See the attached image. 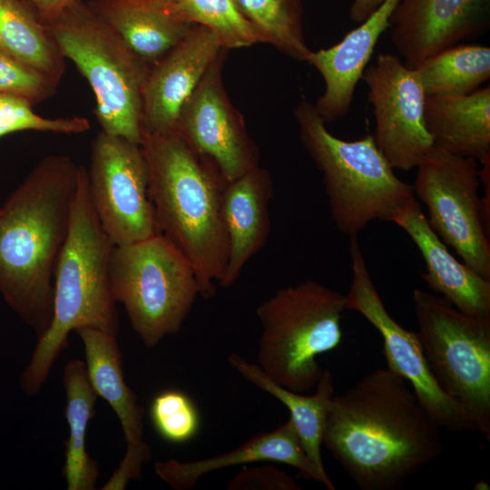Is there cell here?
I'll list each match as a JSON object with an SVG mask.
<instances>
[{
	"instance_id": "6da1fadb",
	"label": "cell",
	"mask_w": 490,
	"mask_h": 490,
	"mask_svg": "<svg viewBox=\"0 0 490 490\" xmlns=\"http://www.w3.org/2000/svg\"><path fill=\"white\" fill-rule=\"evenodd\" d=\"M408 383L387 368L330 399L322 444L362 490H394L437 458L440 427Z\"/></svg>"
},
{
	"instance_id": "7a4b0ae2",
	"label": "cell",
	"mask_w": 490,
	"mask_h": 490,
	"mask_svg": "<svg viewBox=\"0 0 490 490\" xmlns=\"http://www.w3.org/2000/svg\"><path fill=\"white\" fill-rule=\"evenodd\" d=\"M79 170L68 155H46L0 207V294L37 338L53 318L54 272Z\"/></svg>"
},
{
	"instance_id": "3957f363",
	"label": "cell",
	"mask_w": 490,
	"mask_h": 490,
	"mask_svg": "<svg viewBox=\"0 0 490 490\" xmlns=\"http://www.w3.org/2000/svg\"><path fill=\"white\" fill-rule=\"evenodd\" d=\"M159 234L191 263L200 296L212 298L228 259L221 203L227 181L178 132L142 134Z\"/></svg>"
},
{
	"instance_id": "277c9868",
	"label": "cell",
	"mask_w": 490,
	"mask_h": 490,
	"mask_svg": "<svg viewBox=\"0 0 490 490\" xmlns=\"http://www.w3.org/2000/svg\"><path fill=\"white\" fill-rule=\"evenodd\" d=\"M114 246L93 205L87 169L80 166L68 231L54 272L53 318L45 333L37 338L19 378L25 395L34 396L41 390L53 364L68 346L72 330L91 327L117 337L120 324L109 279Z\"/></svg>"
},
{
	"instance_id": "5b68a950",
	"label": "cell",
	"mask_w": 490,
	"mask_h": 490,
	"mask_svg": "<svg viewBox=\"0 0 490 490\" xmlns=\"http://www.w3.org/2000/svg\"><path fill=\"white\" fill-rule=\"evenodd\" d=\"M294 115L300 141L321 172L338 230L357 236L373 220H390L414 195L376 145L373 134L346 141L330 133L314 104L303 99Z\"/></svg>"
},
{
	"instance_id": "8992f818",
	"label": "cell",
	"mask_w": 490,
	"mask_h": 490,
	"mask_svg": "<svg viewBox=\"0 0 490 490\" xmlns=\"http://www.w3.org/2000/svg\"><path fill=\"white\" fill-rule=\"evenodd\" d=\"M44 23L92 88L102 131L141 144L142 92L150 65L87 2L77 0Z\"/></svg>"
},
{
	"instance_id": "52a82bcc",
	"label": "cell",
	"mask_w": 490,
	"mask_h": 490,
	"mask_svg": "<svg viewBox=\"0 0 490 490\" xmlns=\"http://www.w3.org/2000/svg\"><path fill=\"white\" fill-rule=\"evenodd\" d=\"M345 310V294L313 279L277 289L256 308L258 365L289 390L315 387L323 372L317 358L342 342Z\"/></svg>"
},
{
	"instance_id": "ba28073f",
	"label": "cell",
	"mask_w": 490,
	"mask_h": 490,
	"mask_svg": "<svg viewBox=\"0 0 490 490\" xmlns=\"http://www.w3.org/2000/svg\"><path fill=\"white\" fill-rule=\"evenodd\" d=\"M109 279L113 299L149 348L179 332L200 296L191 263L162 234L115 245Z\"/></svg>"
},
{
	"instance_id": "9c48e42d",
	"label": "cell",
	"mask_w": 490,
	"mask_h": 490,
	"mask_svg": "<svg viewBox=\"0 0 490 490\" xmlns=\"http://www.w3.org/2000/svg\"><path fill=\"white\" fill-rule=\"evenodd\" d=\"M416 335L442 390L490 440V319L457 310L443 297L415 289Z\"/></svg>"
},
{
	"instance_id": "30bf717a",
	"label": "cell",
	"mask_w": 490,
	"mask_h": 490,
	"mask_svg": "<svg viewBox=\"0 0 490 490\" xmlns=\"http://www.w3.org/2000/svg\"><path fill=\"white\" fill-rule=\"evenodd\" d=\"M416 168L414 195L426 205L429 226L464 263L490 280V232L478 194L477 161L434 145Z\"/></svg>"
},
{
	"instance_id": "8fae6325",
	"label": "cell",
	"mask_w": 490,
	"mask_h": 490,
	"mask_svg": "<svg viewBox=\"0 0 490 490\" xmlns=\"http://www.w3.org/2000/svg\"><path fill=\"white\" fill-rule=\"evenodd\" d=\"M87 177L93 205L114 245L159 234L141 144L101 130L92 141Z\"/></svg>"
},
{
	"instance_id": "7c38bea8",
	"label": "cell",
	"mask_w": 490,
	"mask_h": 490,
	"mask_svg": "<svg viewBox=\"0 0 490 490\" xmlns=\"http://www.w3.org/2000/svg\"><path fill=\"white\" fill-rule=\"evenodd\" d=\"M349 238L352 279L346 295L347 309L360 313L380 333L387 368L411 385L418 401L440 428L455 433L475 431L466 412L436 381L416 332L404 328L387 310L357 236Z\"/></svg>"
},
{
	"instance_id": "4fadbf2b",
	"label": "cell",
	"mask_w": 490,
	"mask_h": 490,
	"mask_svg": "<svg viewBox=\"0 0 490 490\" xmlns=\"http://www.w3.org/2000/svg\"><path fill=\"white\" fill-rule=\"evenodd\" d=\"M361 79L375 118L376 145L393 169L416 168L434 146L425 125L426 95L416 70L398 55L382 52Z\"/></svg>"
},
{
	"instance_id": "5bb4252c",
	"label": "cell",
	"mask_w": 490,
	"mask_h": 490,
	"mask_svg": "<svg viewBox=\"0 0 490 490\" xmlns=\"http://www.w3.org/2000/svg\"><path fill=\"white\" fill-rule=\"evenodd\" d=\"M223 54L208 70L183 107L177 131L211 160L229 182L259 166V154L221 83Z\"/></svg>"
},
{
	"instance_id": "9a60e30c",
	"label": "cell",
	"mask_w": 490,
	"mask_h": 490,
	"mask_svg": "<svg viewBox=\"0 0 490 490\" xmlns=\"http://www.w3.org/2000/svg\"><path fill=\"white\" fill-rule=\"evenodd\" d=\"M389 23L400 59L416 69L437 53L486 33L490 0H400Z\"/></svg>"
},
{
	"instance_id": "2e32d148",
	"label": "cell",
	"mask_w": 490,
	"mask_h": 490,
	"mask_svg": "<svg viewBox=\"0 0 490 490\" xmlns=\"http://www.w3.org/2000/svg\"><path fill=\"white\" fill-rule=\"evenodd\" d=\"M223 49L213 32L194 24L181 43L149 66L142 92V134L177 131L183 107Z\"/></svg>"
},
{
	"instance_id": "e0dca14e",
	"label": "cell",
	"mask_w": 490,
	"mask_h": 490,
	"mask_svg": "<svg viewBox=\"0 0 490 490\" xmlns=\"http://www.w3.org/2000/svg\"><path fill=\"white\" fill-rule=\"evenodd\" d=\"M75 331L83 345L89 382L114 411L124 434L125 455L105 483L108 489L122 490L130 481L141 479L142 465L152 458L151 447L142 439L144 410L124 381L116 337L91 327Z\"/></svg>"
},
{
	"instance_id": "ac0fdd59",
	"label": "cell",
	"mask_w": 490,
	"mask_h": 490,
	"mask_svg": "<svg viewBox=\"0 0 490 490\" xmlns=\"http://www.w3.org/2000/svg\"><path fill=\"white\" fill-rule=\"evenodd\" d=\"M389 221L404 230L419 250L426 264V272L420 276L431 289L462 313L490 319V280L453 256L429 226L415 196Z\"/></svg>"
},
{
	"instance_id": "d6986e66",
	"label": "cell",
	"mask_w": 490,
	"mask_h": 490,
	"mask_svg": "<svg viewBox=\"0 0 490 490\" xmlns=\"http://www.w3.org/2000/svg\"><path fill=\"white\" fill-rule=\"evenodd\" d=\"M399 1L384 0L376 11L338 43L310 52L307 63L319 72L325 85L314 106L326 123L348 113L357 85L379 37L389 28L390 17Z\"/></svg>"
},
{
	"instance_id": "ffe728a7",
	"label": "cell",
	"mask_w": 490,
	"mask_h": 490,
	"mask_svg": "<svg viewBox=\"0 0 490 490\" xmlns=\"http://www.w3.org/2000/svg\"><path fill=\"white\" fill-rule=\"evenodd\" d=\"M261 462L293 466L306 478L322 484L328 490H335L327 472L318 468L307 456L290 418L272 431L250 436L231 451L188 462L176 459L159 461L154 464V471L172 488L187 490L194 487L201 476L213 471Z\"/></svg>"
},
{
	"instance_id": "44dd1931",
	"label": "cell",
	"mask_w": 490,
	"mask_h": 490,
	"mask_svg": "<svg viewBox=\"0 0 490 490\" xmlns=\"http://www.w3.org/2000/svg\"><path fill=\"white\" fill-rule=\"evenodd\" d=\"M273 184L260 166L227 182L221 203L228 240V259L218 285L232 286L251 257L264 246L270 233L269 205Z\"/></svg>"
},
{
	"instance_id": "7402d4cb",
	"label": "cell",
	"mask_w": 490,
	"mask_h": 490,
	"mask_svg": "<svg viewBox=\"0 0 490 490\" xmlns=\"http://www.w3.org/2000/svg\"><path fill=\"white\" fill-rule=\"evenodd\" d=\"M87 3L148 65L181 43L194 25L163 0H90Z\"/></svg>"
},
{
	"instance_id": "603a6c76",
	"label": "cell",
	"mask_w": 490,
	"mask_h": 490,
	"mask_svg": "<svg viewBox=\"0 0 490 490\" xmlns=\"http://www.w3.org/2000/svg\"><path fill=\"white\" fill-rule=\"evenodd\" d=\"M424 121L434 145L480 162L490 155V85L463 95L426 96Z\"/></svg>"
},
{
	"instance_id": "cb8c5ba5",
	"label": "cell",
	"mask_w": 490,
	"mask_h": 490,
	"mask_svg": "<svg viewBox=\"0 0 490 490\" xmlns=\"http://www.w3.org/2000/svg\"><path fill=\"white\" fill-rule=\"evenodd\" d=\"M228 362L244 379L270 394L289 411V418L299 434L309 459L321 471L327 472L321 457L324 425L331 397L334 395V377L323 370L311 396L289 390L272 380L259 365L238 353H230Z\"/></svg>"
},
{
	"instance_id": "d4e9b609",
	"label": "cell",
	"mask_w": 490,
	"mask_h": 490,
	"mask_svg": "<svg viewBox=\"0 0 490 490\" xmlns=\"http://www.w3.org/2000/svg\"><path fill=\"white\" fill-rule=\"evenodd\" d=\"M63 382L66 394L64 415L69 429L63 474L68 490H93L99 470L97 463L87 453L86 431L94 416L97 395L87 377L85 363L80 359L67 362Z\"/></svg>"
},
{
	"instance_id": "484cf974",
	"label": "cell",
	"mask_w": 490,
	"mask_h": 490,
	"mask_svg": "<svg viewBox=\"0 0 490 490\" xmlns=\"http://www.w3.org/2000/svg\"><path fill=\"white\" fill-rule=\"evenodd\" d=\"M0 49L58 83L65 72L64 57L25 0H0Z\"/></svg>"
},
{
	"instance_id": "4316f807",
	"label": "cell",
	"mask_w": 490,
	"mask_h": 490,
	"mask_svg": "<svg viewBox=\"0 0 490 490\" xmlns=\"http://www.w3.org/2000/svg\"><path fill=\"white\" fill-rule=\"evenodd\" d=\"M416 70L426 96L467 94L490 79V48L458 44L429 57Z\"/></svg>"
},
{
	"instance_id": "83f0119b",
	"label": "cell",
	"mask_w": 490,
	"mask_h": 490,
	"mask_svg": "<svg viewBox=\"0 0 490 490\" xmlns=\"http://www.w3.org/2000/svg\"><path fill=\"white\" fill-rule=\"evenodd\" d=\"M233 1L267 43L297 61L307 62L311 50L304 35L300 0Z\"/></svg>"
},
{
	"instance_id": "f1b7e54d",
	"label": "cell",
	"mask_w": 490,
	"mask_h": 490,
	"mask_svg": "<svg viewBox=\"0 0 490 490\" xmlns=\"http://www.w3.org/2000/svg\"><path fill=\"white\" fill-rule=\"evenodd\" d=\"M167 3L191 24L205 26L213 32L224 49L249 47L266 42L260 30L233 0H175Z\"/></svg>"
},
{
	"instance_id": "f546056e",
	"label": "cell",
	"mask_w": 490,
	"mask_h": 490,
	"mask_svg": "<svg viewBox=\"0 0 490 490\" xmlns=\"http://www.w3.org/2000/svg\"><path fill=\"white\" fill-rule=\"evenodd\" d=\"M149 415L158 436L172 444L190 441L200 428V415L194 402L180 390L158 393L150 404Z\"/></svg>"
},
{
	"instance_id": "4dcf8cb0",
	"label": "cell",
	"mask_w": 490,
	"mask_h": 490,
	"mask_svg": "<svg viewBox=\"0 0 490 490\" xmlns=\"http://www.w3.org/2000/svg\"><path fill=\"white\" fill-rule=\"evenodd\" d=\"M90 129L83 116L45 118L35 113L28 101L7 94L0 96V137L21 131L79 134Z\"/></svg>"
},
{
	"instance_id": "1f68e13d",
	"label": "cell",
	"mask_w": 490,
	"mask_h": 490,
	"mask_svg": "<svg viewBox=\"0 0 490 490\" xmlns=\"http://www.w3.org/2000/svg\"><path fill=\"white\" fill-rule=\"evenodd\" d=\"M58 83L0 49V94L20 97L34 105L53 96Z\"/></svg>"
},
{
	"instance_id": "d6a6232c",
	"label": "cell",
	"mask_w": 490,
	"mask_h": 490,
	"mask_svg": "<svg viewBox=\"0 0 490 490\" xmlns=\"http://www.w3.org/2000/svg\"><path fill=\"white\" fill-rule=\"evenodd\" d=\"M229 490H299L298 483L270 464L244 466L227 485Z\"/></svg>"
},
{
	"instance_id": "836d02e7",
	"label": "cell",
	"mask_w": 490,
	"mask_h": 490,
	"mask_svg": "<svg viewBox=\"0 0 490 490\" xmlns=\"http://www.w3.org/2000/svg\"><path fill=\"white\" fill-rule=\"evenodd\" d=\"M36 11L43 22L77 0H25Z\"/></svg>"
},
{
	"instance_id": "e575fe53",
	"label": "cell",
	"mask_w": 490,
	"mask_h": 490,
	"mask_svg": "<svg viewBox=\"0 0 490 490\" xmlns=\"http://www.w3.org/2000/svg\"><path fill=\"white\" fill-rule=\"evenodd\" d=\"M384 0H353L349 8V17L355 23H361L376 11Z\"/></svg>"
},
{
	"instance_id": "d590c367",
	"label": "cell",
	"mask_w": 490,
	"mask_h": 490,
	"mask_svg": "<svg viewBox=\"0 0 490 490\" xmlns=\"http://www.w3.org/2000/svg\"><path fill=\"white\" fill-rule=\"evenodd\" d=\"M474 489L482 490V489H489V487L486 482H484L483 480H479L475 485Z\"/></svg>"
},
{
	"instance_id": "8d00e7d4",
	"label": "cell",
	"mask_w": 490,
	"mask_h": 490,
	"mask_svg": "<svg viewBox=\"0 0 490 490\" xmlns=\"http://www.w3.org/2000/svg\"><path fill=\"white\" fill-rule=\"evenodd\" d=\"M164 1H166V2H173L175 0H164Z\"/></svg>"
},
{
	"instance_id": "74e56055",
	"label": "cell",
	"mask_w": 490,
	"mask_h": 490,
	"mask_svg": "<svg viewBox=\"0 0 490 490\" xmlns=\"http://www.w3.org/2000/svg\"><path fill=\"white\" fill-rule=\"evenodd\" d=\"M1 95H2V94H0V96H1Z\"/></svg>"
}]
</instances>
